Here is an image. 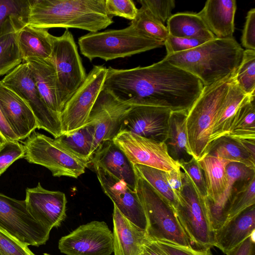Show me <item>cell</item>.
<instances>
[{
    "instance_id": "1",
    "label": "cell",
    "mask_w": 255,
    "mask_h": 255,
    "mask_svg": "<svg viewBox=\"0 0 255 255\" xmlns=\"http://www.w3.org/2000/svg\"><path fill=\"white\" fill-rule=\"evenodd\" d=\"M204 88L196 76L164 58L144 67H109L102 89L131 105H145L188 112Z\"/></svg>"
},
{
    "instance_id": "2",
    "label": "cell",
    "mask_w": 255,
    "mask_h": 255,
    "mask_svg": "<svg viewBox=\"0 0 255 255\" xmlns=\"http://www.w3.org/2000/svg\"><path fill=\"white\" fill-rule=\"evenodd\" d=\"M244 52L233 37H216L192 49L166 55L164 59L196 76L206 87L235 75Z\"/></svg>"
},
{
    "instance_id": "3",
    "label": "cell",
    "mask_w": 255,
    "mask_h": 255,
    "mask_svg": "<svg viewBox=\"0 0 255 255\" xmlns=\"http://www.w3.org/2000/svg\"><path fill=\"white\" fill-rule=\"evenodd\" d=\"M113 22L107 13L105 0H30L28 24L34 27L96 32Z\"/></svg>"
},
{
    "instance_id": "4",
    "label": "cell",
    "mask_w": 255,
    "mask_h": 255,
    "mask_svg": "<svg viewBox=\"0 0 255 255\" xmlns=\"http://www.w3.org/2000/svg\"><path fill=\"white\" fill-rule=\"evenodd\" d=\"M235 75L204 87L188 112L186 128L189 153L198 161L207 154L215 121Z\"/></svg>"
},
{
    "instance_id": "5",
    "label": "cell",
    "mask_w": 255,
    "mask_h": 255,
    "mask_svg": "<svg viewBox=\"0 0 255 255\" xmlns=\"http://www.w3.org/2000/svg\"><path fill=\"white\" fill-rule=\"evenodd\" d=\"M81 54L90 61L99 58L106 61L131 56L164 45L141 33L130 24L121 29L89 32L80 37Z\"/></svg>"
},
{
    "instance_id": "6",
    "label": "cell",
    "mask_w": 255,
    "mask_h": 255,
    "mask_svg": "<svg viewBox=\"0 0 255 255\" xmlns=\"http://www.w3.org/2000/svg\"><path fill=\"white\" fill-rule=\"evenodd\" d=\"M136 173L135 191L145 212L147 238L182 246H191L174 209L137 172Z\"/></svg>"
},
{
    "instance_id": "7",
    "label": "cell",
    "mask_w": 255,
    "mask_h": 255,
    "mask_svg": "<svg viewBox=\"0 0 255 255\" xmlns=\"http://www.w3.org/2000/svg\"><path fill=\"white\" fill-rule=\"evenodd\" d=\"M24 158L43 166L54 177L77 178L85 173L89 163L71 152L56 139L33 131L23 142Z\"/></svg>"
},
{
    "instance_id": "8",
    "label": "cell",
    "mask_w": 255,
    "mask_h": 255,
    "mask_svg": "<svg viewBox=\"0 0 255 255\" xmlns=\"http://www.w3.org/2000/svg\"><path fill=\"white\" fill-rule=\"evenodd\" d=\"M175 211L189 241L196 249L214 246V231L210 222L205 199L197 191L187 174L183 171L182 190L177 196Z\"/></svg>"
},
{
    "instance_id": "9",
    "label": "cell",
    "mask_w": 255,
    "mask_h": 255,
    "mask_svg": "<svg viewBox=\"0 0 255 255\" xmlns=\"http://www.w3.org/2000/svg\"><path fill=\"white\" fill-rule=\"evenodd\" d=\"M49 58L56 71L58 98L62 111L66 103L87 76L74 38L68 29L60 36H53Z\"/></svg>"
},
{
    "instance_id": "10",
    "label": "cell",
    "mask_w": 255,
    "mask_h": 255,
    "mask_svg": "<svg viewBox=\"0 0 255 255\" xmlns=\"http://www.w3.org/2000/svg\"><path fill=\"white\" fill-rule=\"evenodd\" d=\"M0 230L27 246L45 244L50 234L30 214L25 200H16L1 193Z\"/></svg>"
},
{
    "instance_id": "11",
    "label": "cell",
    "mask_w": 255,
    "mask_h": 255,
    "mask_svg": "<svg viewBox=\"0 0 255 255\" xmlns=\"http://www.w3.org/2000/svg\"><path fill=\"white\" fill-rule=\"evenodd\" d=\"M0 81L27 104L35 117L37 128L47 131L54 138L61 135L59 117L49 109L43 100L26 63L22 62Z\"/></svg>"
},
{
    "instance_id": "12",
    "label": "cell",
    "mask_w": 255,
    "mask_h": 255,
    "mask_svg": "<svg viewBox=\"0 0 255 255\" xmlns=\"http://www.w3.org/2000/svg\"><path fill=\"white\" fill-rule=\"evenodd\" d=\"M107 72L106 67L94 66L84 82L66 103L59 117L62 134L71 132L87 124L92 107L102 90Z\"/></svg>"
},
{
    "instance_id": "13",
    "label": "cell",
    "mask_w": 255,
    "mask_h": 255,
    "mask_svg": "<svg viewBox=\"0 0 255 255\" xmlns=\"http://www.w3.org/2000/svg\"><path fill=\"white\" fill-rule=\"evenodd\" d=\"M58 249L66 255H111L113 232L104 221H91L61 237Z\"/></svg>"
},
{
    "instance_id": "14",
    "label": "cell",
    "mask_w": 255,
    "mask_h": 255,
    "mask_svg": "<svg viewBox=\"0 0 255 255\" xmlns=\"http://www.w3.org/2000/svg\"><path fill=\"white\" fill-rule=\"evenodd\" d=\"M133 164H141L169 171L181 168L169 155L164 142H158L125 130L113 138Z\"/></svg>"
},
{
    "instance_id": "15",
    "label": "cell",
    "mask_w": 255,
    "mask_h": 255,
    "mask_svg": "<svg viewBox=\"0 0 255 255\" xmlns=\"http://www.w3.org/2000/svg\"><path fill=\"white\" fill-rule=\"evenodd\" d=\"M132 106L119 100L109 91L102 90L87 123L95 128L93 154L102 142L113 140L120 131L123 121Z\"/></svg>"
},
{
    "instance_id": "16",
    "label": "cell",
    "mask_w": 255,
    "mask_h": 255,
    "mask_svg": "<svg viewBox=\"0 0 255 255\" xmlns=\"http://www.w3.org/2000/svg\"><path fill=\"white\" fill-rule=\"evenodd\" d=\"M25 201L32 216L50 232L66 217L67 198L64 193L44 188L40 182L26 189Z\"/></svg>"
},
{
    "instance_id": "17",
    "label": "cell",
    "mask_w": 255,
    "mask_h": 255,
    "mask_svg": "<svg viewBox=\"0 0 255 255\" xmlns=\"http://www.w3.org/2000/svg\"><path fill=\"white\" fill-rule=\"evenodd\" d=\"M171 111L167 108L132 105L122 125L121 130L129 131L158 142H165Z\"/></svg>"
},
{
    "instance_id": "18",
    "label": "cell",
    "mask_w": 255,
    "mask_h": 255,
    "mask_svg": "<svg viewBox=\"0 0 255 255\" xmlns=\"http://www.w3.org/2000/svg\"><path fill=\"white\" fill-rule=\"evenodd\" d=\"M102 189L119 210L132 223L146 230L147 222L143 206L136 191L123 181L102 168L93 165Z\"/></svg>"
},
{
    "instance_id": "19",
    "label": "cell",
    "mask_w": 255,
    "mask_h": 255,
    "mask_svg": "<svg viewBox=\"0 0 255 255\" xmlns=\"http://www.w3.org/2000/svg\"><path fill=\"white\" fill-rule=\"evenodd\" d=\"M0 110L18 140L27 138L37 128L36 120L27 104L0 81Z\"/></svg>"
},
{
    "instance_id": "20",
    "label": "cell",
    "mask_w": 255,
    "mask_h": 255,
    "mask_svg": "<svg viewBox=\"0 0 255 255\" xmlns=\"http://www.w3.org/2000/svg\"><path fill=\"white\" fill-rule=\"evenodd\" d=\"M91 162L123 181L135 191L137 173L134 164L113 140L104 141L101 143L94 152Z\"/></svg>"
},
{
    "instance_id": "21",
    "label": "cell",
    "mask_w": 255,
    "mask_h": 255,
    "mask_svg": "<svg viewBox=\"0 0 255 255\" xmlns=\"http://www.w3.org/2000/svg\"><path fill=\"white\" fill-rule=\"evenodd\" d=\"M255 205L227 221L214 231V246L224 254L242 243L255 233Z\"/></svg>"
},
{
    "instance_id": "22",
    "label": "cell",
    "mask_w": 255,
    "mask_h": 255,
    "mask_svg": "<svg viewBox=\"0 0 255 255\" xmlns=\"http://www.w3.org/2000/svg\"><path fill=\"white\" fill-rule=\"evenodd\" d=\"M113 223L114 255H139L147 239L146 231L124 216L115 205Z\"/></svg>"
},
{
    "instance_id": "23",
    "label": "cell",
    "mask_w": 255,
    "mask_h": 255,
    "mask_svg": "<svg viewBox=\"0 0 255 255\" xmlns=\"http://www.w3.org/2000/svg\"><path fill=\"white\" fill-rule=\"evenodd\" d=\"M236 9L235 0H208L197 14L215 37L230 38L235 31Z\"/></svg>"
},
{
    "instance_id": "24",
    "label": "cell",
    "mask_w": 255,
    "mask_h": 255,
    "mask_svg": "<svg viewBox=\"0 0 255 255\" xmlns=\"http://www.w3.org/2000/svg\"><path fill=\"white\" fill-rule=\"evenodd\" d=\"M27 63L31 76L43 100L59 118L62 110L60 106L56 71L50 58H28Z\"/></svg>"
},
{
    "instance_id": "25",
    "label": "cell",
    "mask_w": 255,
    "mask_h": 255,
    "mask_svg": "<svg viewBox=\"0 0 255 255\" xmlns=\"http://www.w3.org/2000/svg\"><path fill=\"white\" fill-rule=\"evenodd\" d=\"M228 177L227 188L221 198L214 205L207 207L213 231L219 229L227 221L231 197L242 181L255 175V169L236 162H231L226 167Z\"/></svg>"
},
{
    "instance_id": "26",
    "label": "cell",
    "mask_w": 255,
    "mask_h": 255,
    "mask_svg": "<svg viewBox=\"0 0 255 255\" xmlns=\"http://www.w3.org/2000/svg\"><path fill=\"white\" fill-rule=\"evenodd\" d=\"M203 171L207 191V207L215 204L222 197L227 186L226 167L230 160L205 155L198 160Z\"/></svg>"
},
{
    "instance_id": "27",
    "label": "cell",
    "mask_w": 255,
    "mask_h": 255,
    "mask_svg": "<svg viewBox=\"0 0 255 255\" xmlns=\"http://www.w3.org/2000/svg\"><path fill=\"white\" fill-rule=\"evenodd\" d=\"M53 35L48 29L26 25L17 32L18 44L22 61L28 58L50 57Z\"/></svg>"
},
{
    "instance_id": "28",
    "label": "cell",
    "mask_w": 255,
    "mask_h": 255,
    "mask_svg": "<svg viewBox=\"0 0 255 255\" xmlns=\"http://www.w3.org/2000/svg\"><path fill=\"white\" fill-rule=\"evenodd\" d=\"M188 112H171L167 137L165 142L170 157L177 162H187L193 157L189 153L186 119Z\"/></svg>"
},
{
    "instance_id": "29",
    "label": "cell",
    "mask_w": 255,
    "mask_h": 255,
    "mask_svg": "<svg viewBox=\"0 0 255 255\" xmlns=\"http://www.w3.org/2000/svg\"><path fill=\"white\" fill-rule=\"evenodd\" d=\"M236 83L235 77L215 121L210 138V143L215 139L228 135L235 116L247 96Z\"/></svg>"
},
{
    "instance_id": "30",
    "label": "cell",
    "mask_w": 255,
    "mask_h": 255,
    "mask_svg": "<svg viewBox=\"0 0 255 255\" xmlns=\"http://www.w3.org/2000/svg\"><path fill=\"white\" fill-rule=\"evenodd\" d=\"M167 24L169 35L173 36L205 41L216 38L197 13L180 12L172 14Z\"/></svg>"
},
{
    "instance_id": "31",
    "label": "cell",
    "mask_w": 255,
    "mask_h": 255,
    "mask_svg": "<svg viewBox=\"0 0 255 255\" xmlns=\"http://www.w3.org/2000/svg\"><path fill=\"white\" fill-rule=\"evenodd\" d=\"M30 0H0V37L28 24Z\"/></svg>"
},
{
    "instance_id": "32",
    "label": "cell",
    "mask_w": 255,
    "mask_h": 255,
    "mask_svg": "<svg viewBox=\"0 0 255 255\" xmlns=\"http://www.w3.org/2000/svg\"><path fill=\"white\" fill-rule=\"evenodd\" d=\"M207 155L242 163L255 169L253 157L238 139L228 135L221 136L210 144Z\"/></svg>"
},
{
    "instance_id": "33",
    "label": "cell",
    "mask_w": 255,
    "mask_h": 255,
    "mask_svg": "<svg viewBox=\"0 0 255 255\" xmlns=\"http://www.w3.org/2000/svg\"><path fill=\"white\" fill-rule=\"evenodd\" d=\"M95 134L94 127L87 124L76 130L62 134L55 138L66 149L90 163L93 155Z\"/></svg>"
},
{
    "instance_id": "34",
    "label": "cell",
    "mask_w": 255,
    "mask_h": 255,
    "mask_svg": "<svg viewBox=\"0 0 255 255\" xmlns=\"http://www.w3.org/2000/svg\"><path fill=\"white\" fill-rule=\"evenodd\" d=\"M255 94L248 95L238 109L228 136L236 139L255 140Z\"/></svg>"
},
{
    "instance_id": "35",
    "label": "cell",
    "mask_w": 255,
    "mask_h": 255,
    "mask_svg": "<svg viewBox=\"0 0 255 255\" xmlns=\"http://www.w3.org/2000/svg\"><path fill=\"white\" fill-rule=\"evenodd\" d=\"M130 24L145 36L161 42H164L169 34L167 27L154 17L143 5L138 9L135 18Z\"/></svg>"
},
{
    "instance_id": "36",
    "label": "cell",
    "mask_w": 255,
    "mask_h": 255,
    "mask_svg": "<svg viewBox=\"0 0 255 255\" xmlns=\"http://www.w3.org/2000/svg\"><path fill=\"white\" fill-rule=\"evenodd\" d=\"M135 170L174 209L178 200L169 187L165 177V171L141 164H134Z\"/></svg>"
},
{
    "instance_id": "37",
    "label": "cell",
    "mask_w": 255,
    "mask_h": 255,
    "mask_svg": "<svg viewBox=\"0 0 255 255\" xmlns=\"http://www.w3.org/2000/svg\"><path fill=\"white\" fill-rule=\"evenodd\" d=\"M17 32L7 34L0 37V76L6 75L21 64Z\"/></svg>"
},
{
    "instance_id": "38",
    "label": "cell",
    "mask_w": 255,
    "mask_h": 255,
    "mask_svg": "<svg viewBox=\"0 0 255 255\" xmlns=\"http://www.w3.org/2000/svg\"><path fill=\"white\" fill-rule=\"evenodd\" d=\"M254 205H255V175L242 181L234 190L230 201L227 221Z\"/></svg>"
},
{
    "instance_id": "39",
    "label": "cell",
    "mask_w": 255,
    "mask_h": 255,
    "mask_svg": "<svg viewBox=\"0 0 255 255\" xmlns=\"http://www.w3.org/2000/svg\"><path fill=\"white\" fill-rule=\"evenodd\" d=\"M235 79L247 95L255 94V50H244L243 58Z\"/></svg>"
},
{
    "instance_id": "40",
    "label": "cell",
    "mask_w": 255,
    "mask_h": 255,
    "mask_svg": "<svg viewBox=\"0 0 255 255\" xmlns=\"http://www.w3.org/2000/svg\"><path fill=\"white\" fill-rule=\"evenodd\" d=\"M23 144L18 140L6 141L0 145V176L14 161L24 157Z\"/></svg>"
},
{
    "instance_id": "41",
    "label": "cell",
    "mask_w": 255,
    "mask_h": 255,
    "mask_svg": "<svg viewBox=\"0 0 255 255\" xmlns=\"http://www.w3.org/2000/svg\"><path fill=\"white\" fill-rule=\"evenodd\" d=\"M179 164L181 168L188 175L199 195L206 199L207 191L205 177L198 161L192 157L189 161Z\"/></svg>"
},
{
    "instance_id": "42",
    "label": "cell",
    "mask_w": 255,
    "mask_h": 255,
    "mask_svg": "<svg viewBox=\"0 0 255 255\" xmlns=\"http://www.w3.org/2000/svg\"><path fill=\"white\" fill-rule=\"evenodd\" d=\"M138 1L163 24L172 15V11L175 6L174 0H140Z\"/></svg>"
},
{
    "instance_id": "43",
    "label": "cell",
    "mask_w": 255,
    "mask_h": 255,
    "mask_svg": "<svg viewBox=\"0 0 255 255\" xmlns=\"http://www.w3.org/2000/svg\"><path fill=\"white\" fill-rule=\"evenodd\" d=\"M105 6L108 15L117 16L133 20L138 8L131 0H105Z\"/></svg>"
},
{
    "instance_id": "44",
    "label": "cell",
    "mask_w": 255,
    "mask_h": 255,
    "mask_svg": "<svg viewBox=\"0 0 255 255\" xmlns=\"http://www.w3.org/2000/svg\"><path fill=\"white\" fill-rule=\"evenodd\" d=\"M27 247L0 230V255H35Z\"/></svg>"
},
{
    "instance_id": "45",
    "label": "cell",
    "mask_w": 255,
    "mask_h": 255,
    "mask_svg": "<svg viewBox=\"0 0 255 255\" xmlns=\"http://www.w3.org/2000/svg\"><path fill=\"white\" fill-rule=\"evenodd\" d=\"M201 39L175 37L168 35L164 42L166 55L182 52L195 48L205 42Z\"/></svg>"
},
{
    "instance_id": "46",
    "label": "cell",
    "mask_w": 255,
    "mask_h": 255,
    "mask_svg": "<svg viewBox=\"0 0 255 255\" xmlns=\"http://www.w3.org/2000/svg\"><path fill=\"white\" fill-rule=\"evenodd\" d=\"M155 241L168 255H213L211 248L199 250L192 246H182L164 241Z\"/></svg>"
},
{
    "instance_id": "47",
    "label": "cell",
    "mask_w": 255,
    "mask_h": 255,
    "mask_svg": "<svg viewBox=\"0 0 255 255\" xmlns=\"http://www.w3.org/2000/svg\"><path fill=\"white\" fill-rule=\"evenodd\" d=\"M243 46L246 50H255V8L247 13L241 37Z\"/></svg>"
},
{
    "instance_id": "48",
    "label": "cell",
    "mask_w": 255,
    "mask_h": 255,
    "mask_svg": "<svg viewBox=\"0 0 255 255\" xmlns=\"http://www.w3.org/2000/svg\"><path fill=\"white\" fill-rule=\"evenodd\" d=\"M183 173L181 168L165 171L167 183L177 197L182 190L183 186Z\"/></svg>"
},
{
    "instance_id": "49",
    "label": "cell",
    "mask_w": 255,
    "mask_h": 255,
    "mask_svg": "<svg viewBox=\"0 0 255 255\" xmlns=\"http://www.w3.org/2000/svg\"><path fill=\"white\" fill-rule=\"evenodd\" d=\"M226 254L227 255H255V233Z\"/></svg>"
},
{
    "instance_id": "50",
    "label": "cell",
    "mask_w": 255,
    "mask_h": 255,
    "mask_svg": "<svg viewBox=\"0 0 255 255\" xmlns=\"http://www.w3.org/2000/svg\"><path fill=\"white\" fill-rule=\"evenodd\" d=\"M0 134L6 140H18L17 137L10 129L0 110Z\"/></svg>"
},
{
    "instance_id": "51",
    "label": "cell",
    "mask_w": 255,
    "mask_h": 255,
    "mask_svg": "<svg viewBox=\"0 0 255 255\" xmlns=\"http://www.w3.org/2000/svg\"><path fill=\"white\" fill-rule=\"evenodd\" d=\"M144 250L149 255H168L160 248L156 241L148 238L144 245Z\"/></svg>"
},
{
    "instance_id": "52",
    "label": "cell",
    "mask_w": 255,
    "mask_h": 255,
    "mask_svg": "<svg viewBox=\"0 0 255 255\" xmlns=\"http://www.w3.org/2000/svg\"><path fill=\"white\" fill-rule=\"evenodd\" d=\"M6 140L3 137V136L0 134V145L3 143Z\"/></svg>"
},
{
    "instance_id": "53",
    "label": "cell",
    "mask_w": 255,
    "mask_h": 255,
    "mask_svg": "<svg viewBox=\"0 0 255 255\" xmlns=\"http://www.w3.org/2000/svg\"><path fill=\"white\" fill-rule=\"evenodd\" d=\"M139 255H149L143 249V251Z\"/></svg>"
}]
</instances>
